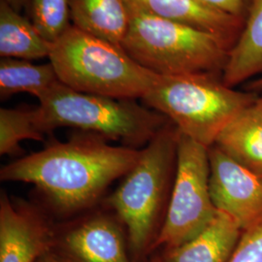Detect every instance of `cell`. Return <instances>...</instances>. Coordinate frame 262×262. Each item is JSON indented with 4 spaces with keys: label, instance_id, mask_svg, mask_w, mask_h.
<instances>
[{
    "label": "cell",
    "instance_id": "ba28073f",
    "mask_svg": "<svg viewBox=\"0 0 262 262\" xmlns=\"http://www.w3.org/2000/svg\"><path fill=\"white\" fill-rule=\"evenodd\" d=\"M52 252L66 262H135L124 225L117 215L105 213L56 228Z\"/></svg>",
    "mask_w": 262,
    "mask_h": 262
},
{
    "label": "cell",
    "instance_id": "52a82bcc",
    "mask_svg": "<svg viewBox=\"0 0 262 262\" xmlns=\"http://www.w3.org/2000/svg\"><path fill=\"white\" fill-rule=\"evenodd\" d=\"M216 213L210 193L208 148L180 132L175 182L152 252L186 243L202 232Z\"/></svg>",
    "mask_w": 262,
    "mask_h": 262
},
{
    "label": "cell",
    "instance_id": "9c48e42d",
    "mask_svg": "<svg viewBox=\"0 0 262 262\" xmlns=\"http://www.w3.org/2000/svg\"><path fill=\"white\" fill-rule=\"evenodd\" d=\"M210 193L217 211L244 230L262 219V177L245 168L215 144L208 148Z\"/></svg>",
    "mask_w": 262,
    "mask_h": 262
},
{
    "label": "cell",
    "instance_id": "8992f818",
    "mask_svg": "<svg viewBox=\"0 0 262 262\" xmlns=\"http://www.w3.org/2000/svg\"><path fill=\"white\" fill-rule=\"evenodd\" d=\"M258 97L256 93L229 88L213 76H159L142 100L165 116L181 133L209 148L225 126Z\"/></svg>",
    "mask_w": 262,
    "mask_h": 262
},
{
    "label": "cell",
    "instance_id": "ac0fdd59",
    "mask_svg": "<svg viewBox=\"0 0 262 262\" xmlns=\"http://www.w3.org/2000/svg\"><path fill=\"white\" fill-rule=\"evenodd\" d=\"M27 139L45 140L36 123L35 108H1L0 155L19 156L23 152L19 144Z\"/></svg>",
    "mask_w": 262,
    "mask_h": 262
},
{
    "label": "cell",
    "instance_id": "5b68a950",
    "mask_svg": "<svg viewBox=\"0 0 262 262\" xmlns=\"http://www.w3.org/2000/svg\"><path fill=\"white\" fill-rule=\"evenodd\" d=\"M49 58L68 88L118 99H142L160 76L137 63L121 46L73 25L53 44Z\"/></svg>",
    "mask_w": 262,
    "mask_h": 262
},
{
    "label": "cell",
    "instance_id": "484cf974",
    "mask_svg": "<svg viewBox=\"0 0 262 262\" xmlns=\"http://www.w3.org/2000/svg\"><path fill=\"white\" fill-rule=\"evenodd\" d=\"M255 105L257 106V108L262 112V95H259V97H258V99H257Z\"/></svg>",
    "mask_w": 262,
    "mask_h": 262
},
{
    "label": "cell",
    "instance_id": "277c9868",
    "mask_svg": "<svg viewBox=\"0 0 262 262\" xmlns=\"http://www.w3.org/2000/svg\"><path fill=\"white\" fill-rule=\"evenodd\" d=\"M38 100L35 119L44 135L56 128L73 127L138 149L169 122L162 114L133 99L80 93L61 82Z\"/></svg>",
    "mask_w": 262,
    "mask_h": 262
},
{
    "label": "cell",
    "instance_id": "cb8c5ba5",
    "mask_svg": "<svg viewBox=\"0 0 262 262\" xmlns=\"http://www.w3.org/2000/svg\"><path fill=\"white\" fill-rule=\"evenodd\" d=\"M37 262H66L62 260L60 257H58L56 253H53L52 251L49 253L44 254L39 258Z\"/></svg>",
    "mask_w": 262,
    "mask_h": 262
},
{
    "label": "cell",
    "instance_id": "d6986e66",
    "mask_svg": "<svg viewBox=\"0 0 262 262\" xmlns=\"http://www.w3.org/2000/svg\"><path fill=\"white\" fill-rule=\"evenodd\" d=\"M28 8L34 27L52 44L72 26L70 0H30Z\"/></svg>",
    "mask_w": 262,
    "mask_h": 262
},
{
    "label": "cell",
    "instance_id": "4fadbf2b",
    "mask_svg": "<svg viewBox=\"0 0 262 262\" xmlns=\"http://www.w3.org/2000/svg\"><path fill=\"white\" fill-rule=\"evenodd\" d=\"M70 13L76 28L122 47L130 21L125 0H70Z\"/></svg>",
    "mask_w": 262,
    "mask_h": 262
},
{
    "label": "cell",
    "instance_id": "3957f363",
    "mask_svg": "<svg viewBox=\"0 0 262 262\" xmlns=\"http://www.w3.org/2000/svg\"><path fill=\"white\" fill-rule=\"evenodd\" d=\"M126 3L130 21L122 47L137 63L160 76L223 78L231 50L219 38Z\"/></svg>",
    "mask_w": 262,
    "mask_h": 262
},
{
    "label": "cell",
    "instance_id": "6da1fadb",
    "mask_svg": "<svg viewBox=\"0 0 262 262\" xmlns=\"http://www.w3.org/2000/svg\"><path fill=\"white\" fill-rule=\"evenodd\" d=\"M141 151L81 131L10 162L0 170V179L35 186L51 210L67 217L92 209L114 181L135 166Z\"/></svg>",
    "mask_w": 262,
    "mask_h": 262
},
{
    "label": "cell",
    "instance_id": "ffe728a7",
    "mask_svg": "<svg viewBox=\"0 0 262 262\" xmlns=\"http://www.w3.org/2000/svg\"><path fill=\"white\" fill-rule=\"evenodd\" d=\"M228 262H262V219L244 230Z\"/></svg>",
    "mask_w": 262,
    "mask_h": 262
},
{
    "label": "cell",
    "instance_id": "44dd1931",
    "mask_svg": "<svg viewBox=\"0 0 262 262\" xmlns=\"http://www.w3.org/2000/svg\"><path fill=\"white\" fill-rule=\"evenodd\" d=\"M203 3L231 15L238 19L246 20L252 0H201Z\"/></svg>",
    "mask_w": 262,
    "mask_h": 262
},
{
    "label": "cell",
    "instance_id": "7402d4cb",
    "mask_svg": "<svg viewBox=\"0 0 262 262\" xmlns=\"http://www.w3.org/2000/svg\"><path fill=\"white\" fill-rule=\"evenodd\" d=\"M13 9L20 12L25 7H28L30 0H5Z\"/></svg>",
    "mask_w": 262,
    "mask_h": 262
},
{
    "label": "cell",
    "instance_id": "603a6c76",
    "mask_svg": "<svg viewBox=\"0 0 262 262\" xmlns=\"http://www.w3.org/2000/svg\"><path fill=\"white\" fill-rule=\"evenodd\" d=\"M246 91L247 92H253V93H256L258 94L259 92L262 91V78L256 79L254 81L250 82L249 84H247L246 86Z\"/></svg>",
    "mask_w": 262,
    "mask_h": 262
},
{
    "label": "cell",
    "instance_id": "5bb4252c",
    "mask_svg": "<svg viewBox=\"0 0 262 262\" xmlns=\"http://www.w3.org/2000/svg\"><path fill=\"white\" fill-rule=\"evenodd\" d=\"M245 168L262 177V112L255 104L238 114L215 142Z\"/></svg>",
    "mask_w": 262,
    "mask_h": 262
},
{
    "label": "cell",
    "instance_id": "7c38bea8",
    "mask_svg": "<svg viewBox=\"0 0 262 262\" xmlns=\"http://www.w3.org/2000/svg\"><path fill=\"white\" fill-rule=\"evenodd\" d=\"M244 229L232 216L217 211L215 219L199 234L177 247L163 249V262H228Z\"/></svg>",
    "mask_w": 262,
    "mask_h": 262
},
{
    "label": "cell",
    "instance_id": "2e32d148",
    "mask_svg": "<svg viewBox=\"0 0 262 262\" xmlns=\"http://www.w3.org/2000/svg\"><path fill=\"white\" fill-rule=\"evenodd\" d=\"M53 44L43 37L32 21L0 0V56L26 60L49 57Z\"/></svg>",
    "mask_w": 262,
    "mask_h": 262
},
{
    "label": "cell",
    "instance_id": "8fae6325",
    "mask_svg": "<svg viewBox=\"0 0 262 262\" xmlns=\"http://www.w3.org/2000/svg\"><path fill=\"white\" fill-rule=\"evenodd\" d=\"M161 18L172 19L219 38L230 50L243 31L245 20L215 9L201 0H126Z\"/></svg>",
    "mask_w": 262,
    "mask_h": 262
},
{
    "label": "cell",
    "instance_id": "e0dca14e",
    "mask_svg": "<svg viewBox=\"0 0 262 262\" xmlns=\"http://www.w3.org/2000/svg\"><path fill=\"white\" fill-rule=\"evenodd\" d=\"M60 81L51 62L34 64L30 60L1 57L0 97L27 93L38 99Z\"/></svg>",
    "mask_w": 262,
    "mask_h": 262
},
{
    "label": "cell",
    "instance_id": "7a4b0ae2",
    "mask_svg": "<svg viewBox=\"0 0 262 262\" xmlns=\"http://www.w3.org/2000/svg\"><path fill=\"white\" fill-rule=\"evenodd\" d=\"M180 131L169 121L141 151L135 166L106 200L124 225L132 258L152 253L176 177Z\"/></svg>",
    "mask_w": 262,
    "mask_h": 262
},
{
    "label": "cell",
    "instance_id": "d4e9b609",
    "mask_svg": "<svg viewBox=\"0 0 262 262\" xmlns=\"http://www.w3.org/2000/svg\"><path fill=\"white\" fill-rule=\"evenodd\" d=\"M149 262H163L162 261V258L160 255H155L150 258V260Z\"/></svg>",
    "mask_w": 262,
    "mask_h": 262
},
{
    "label": "cell",
    "instance_id": "9a60e30c",
    "mask_svg": "<svg viewBox=\"0 0 262 262\" xmlns=\"http://www.w3.org/2000/svg\"><path fill=\"white\" fill-rule=\"evenodd\" d=\"M262 74V0H252L243 31L231 49L222 82L229 86Z\"/></svg>",
    "mask_w": 262,
    "mask_h": 262
},
{
    "label": "cell",
    "instance_id": "30bf717a",
    "mask_svg": "<svg viewBox=\"0 0 262 262\" xmlns=\"http://www.w3.org/2000/svg\"><path fill=\"white\" fill-rule=\"evenodd\" d=\"M55 234L43 211L1 192L0 262H37L53 250Z\"/></svg>",
    "mask_w": 262,
    "mask_h": 262
}]
</instances>
